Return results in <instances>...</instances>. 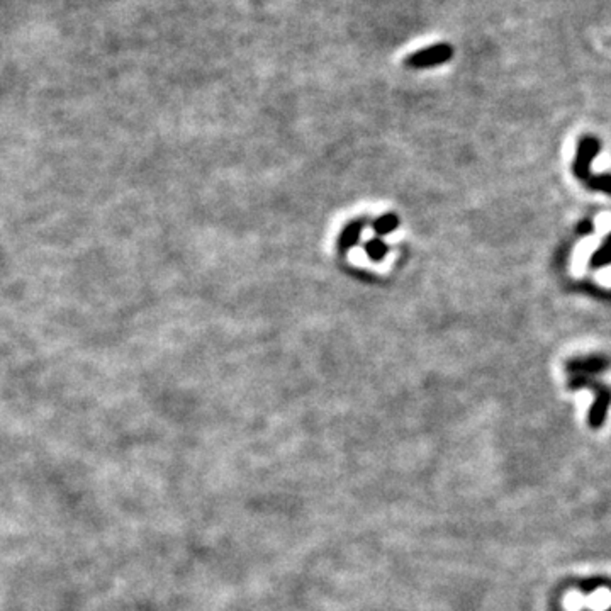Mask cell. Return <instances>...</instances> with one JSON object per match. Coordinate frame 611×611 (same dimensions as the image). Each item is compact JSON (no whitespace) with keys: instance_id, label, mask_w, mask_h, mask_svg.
<instances>
[{"instance_id":"obj_1","label":"cell","mask_w":611,"mask_h":611,"mask_svg":"<svg viewBox=\"0 0 611 611\" xmlns=\"http://www.w3.org/2000/svg\"><path fill=\"white\" fill-rule=\"evenodd\" d=\"M567 387L572 390L578 389H593L594 390V402L590 409V415H587V421H590V427L598 430L605 423L606 415H608V408L611 406V389L608 386L601 384V382L593 381L591 377L586 375H572L569 379Z\"/></svg>"},{"instance_id":"obj_2","label":"cell","mask_w":611,"mask_h":611,"mask_svg":"<svg viewBox=\"0 0 611 611\" xmlns=\"http://www.w3.org/2000/svg\"><path fill=\"white\" fill-rule=\"evenodd\" d=\"M601 153V141L593 135H586L579 139L578 150H576L574 162H572V173L578 180L586 184L591 175V163L598 155Z\"/></svg>"},{"instance_id":"obj_3","label":"cell","mask_w":611,"mask_h":611,"mask_svg":"<svg viewBox=\"0 0 611 611\" xmlns=\"http://www.w3.org/2000/svg\"><path fill=\"white\" fill-rule=\"evenodd\" d=\"M455 49L449 43H438L433 46H428L423 49H418L413 55H409L406 58V67L415 68V70H421V68H430V67H440V64L449 63L454 58Z\"/></svg>"},{"instance_id":"obj_4","label":"cell","mask_w":611,"mask_h":611,"mask_svg":"<svg viewBox=\"0 0 611 611\" xmlns=\"http://www.w3.org/2000/svg\"><path fill=\"white\" fill-rule=\"evenodd\" d=\"M611 367V360L605 355H590V356H578L565 363V370L572 375H596L603 374Z\"/></svg>"},{"instance_id":"obj_5","label":"cell","mask_w":611,"mask_h":611,"mask_svg":"<svg viewBox=\"0 0 611 611\" xmlns=\"http://www.w3.org/2000/svg\"><path fill=\"white\" fill-rule=\"evenodd\" d=\"M363 226H365V223H363L362 219H356V221L348 223V225L345 226V230L341 231V236L338 238V248H340L341 252H347V250H350L352 246H355L356 243H359L360 236H362Z\"/></svg>"},{"instance_id":"obj_6","label":"cell","mask_w":611,"mask_h":611,"mask_svg":"<svg viewBox=\"0 0 611 611\" xmlns=\"http://www.w3.org/2000/svg\"><path fill=\"white\" fill-rule=\"evenodd\" d=\"M611 265V233L605 238L598 250L590 258V268H603Z\"/></svg>"},{"instance_id":"obj_7","label":"cell","mask_w":611,"mask_h":611,"mask_svg":"<svg viewBox=\"0 0 611 611\" xmlns=\"http://www.w3.org/2000/svg\"><path fill=\"white\" fill-rule=\"evenodd\" d=\"M372 227H374L375 234H377L379 238L386 236V234L394 233V231L399 227V218H397V214H394V212H387V214H382L381 218L375 219Z\"/></svg>"},{"instance_id":"obj_8","label":"cell","mask_w":611,"mask_h":611,"mask_svg":"<svg viewBox=\"0 0 611 611\" xmlns=\"http://www.w3.org/2000/svg\"><path fill=\"white\" fill-rule=\"evenodd\" d=\"M363 250H365L367 257H369L372 261H382L387 253H389V246H387L386 241L379 236L372 238V240L367 241Z\"/></svg>"},{"instance_id":"obj_9","label":"cell","mask_w":611,"mask_h":611,"mask_svg":"<svg viewBox=\"0 0 611 611\" xmlns=\"http://www.w3.org/2000/svg\"><path fill=\"white\" fill-rule=\"evenodd\" d=\"M587 189L593 192H603L606 196H611V173H598L591 175L590 180L586 182Z\"/></svg>"},{"instance_id":"obj_10","label":"cell","mask_w":611,"mask_h":611,"mask_svg":"<svg viewBox=\"0 0 611 611\" xmlns=\"http://www.w3.org/2000/svg\"><path fill=\"white\" fill-rule=\"evenodd\" d=\"M576 233H578L579 236H590V234L594 233V223L591 221V219H583V221L578 225V227H576Z\"/></svg>"}]
</instances>
